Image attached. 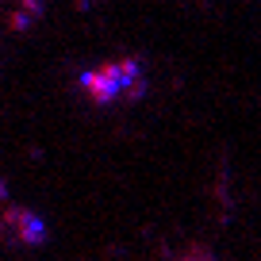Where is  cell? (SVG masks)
I'll return each mask as SVG.
<instances>
[{"mask_svg": "<svg viewBox=\"0 0 261 261\" xmlns=\"http://www.w3.org/2000/svg\"><path fill=\"white\" fill-rule=\"evenodd\" d=\"M142 89H146V73H142V65L135 58H119V62H108V65H96V69L81 73V92L100 108L135 100L142 96Z\"/></svg>", "mask_w": 261, "mask_h": 261, "instance_id": "6da1fadb", "label": "cell"}, {"mask_svg": "<svg viewBox=\"0 0 261 261\" xmlns=\"http://www.w3.org/2000/svg\"><path fill=\"white\" fill-rule=\"evenodd\" d=\"M0 234L16 246H39L46 238V223L23 204H8L0 212Z\"/></svg>", "mask_w": 261, "mask_h": 261, "instance_id": "7a4b0ae2", "label": "cell"}]
</instances>
